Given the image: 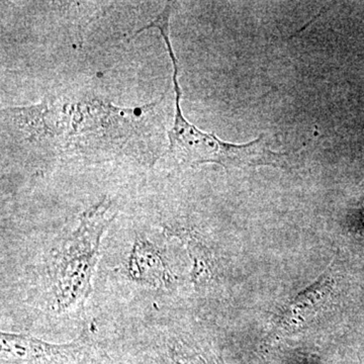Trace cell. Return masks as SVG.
Returning <instances> with one entry per match:
<instances>
[{"label": "cell", "mask_w": 364, "mask_h": 364, "mask_svg": "<svg viewBox=\"0 0 364 364\" xmlns=\"http://www.w3.org/2000/svg\"><path fill=\"white\" fill-rule=\"evenodd\" d=\"M171 6L165 7L157 18L139 31L154 28L161 33L170 59L173 65L174 90H176V117L171 130L168 132L169 154L183 164L191 167L217 163L225 168H249V167H287L289 155L275 153L268 148L265 136L261 135L252 142L236 145L220 140L215 134H208L189 123L181 107V90L178 83V64L169 38V20Z\"/></svg>", "instance_id": "obj_1"}, {"label": "cell", "mask_w": 364, "mask_h": 364, "mask_svg": "<svg viewBox=\"0 0 364 364\" xmlns=\"http://www.w3.org/2000/svg\"><path fill=\"white\" fill-rule=\"evenodd\" d=\"M112 202L104 198L79 218V226L55 251L50 260L53 308L64 313L85 303L92 291L102 234L111 224Z\"/></svg>", "instance_id": "obj_2"}, {"label": "cell", "mask_w": 364, "mask_h": 364, "mask_svg": "<svg viewBox=\"0 0 364 364\" xmlns=\"http://www.w3.org/2000/svg\"><path fill=\"white\" fill-rule=\"evenodd\" d=\"M0 344L2 364H105L107 359L85 331L65 344L2 332Z\"/></svg>", "instance_id": "obj_3"}, {"label": "cell", "mask_w": 364, "mask_h": 364, "mask_svg": "<svg viewBox=\"0 0 364 364\" xmlns=\"http://www.w3.org/2000/svg\"><path fill=\"white\" fill-rule=\"evenodd\" d=\"M129 275L144 286L159 287L170 282L169 270L157 247L146 239H136L128 264Z\"/></svg>", "instance_id": "obj_4"}, {"label": "cell", "mask_w": 364, "mask_h": 364, "mask_svg": "<svg viewBox=\"0 0 364 364\" xmlns=\"http://www.w3.org/2000/svg\"><path fill=\"white\" fill-rule=\"evenodd\" d=\"M167 233L176 236L177 238L183 240L186 243V247L191 257H193L195 267L193 269V280L196 284H200L202 282L203 277L208 279L212 274L210 270V258H208V253L205 250V247L196 241L195 237L191 236V234L186 233V231H174L173 229H167Z\"/></svg>", "instance_id": "obj_5"}, {"label": "cell", "mask_w": 364, "mask_h": 364, "mask_svg": "<svg viewBox=\"0 0 364 364\" xmlns=\"http://www.w3.org/2000/svg\"><path fill=\"white\" fill-rule=\"evenodd\" d=\"M269 364H318L317 359L306 358L301 354H289L282 355L279 358L273 359Z\"/></svg>", "instance_id": "obj_6"}]
</instances>
